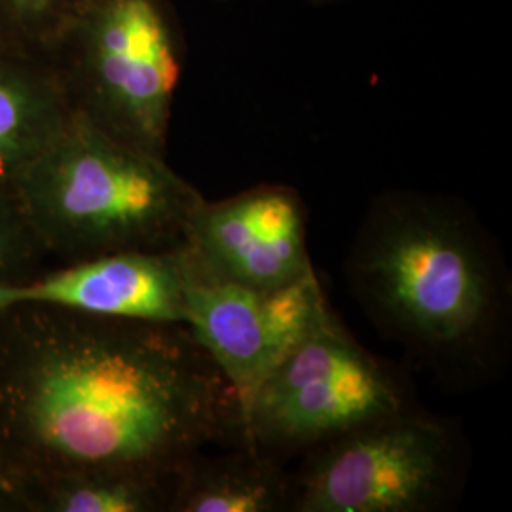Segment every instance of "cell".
<instances>
[{
	"label": "cell",
	"mask_w": 512,
	"mask_h": 512,
	"mask_svg": "<svg viewBox=\"0 0 512 512\" xmlns=\"http://www.w3.org/2000/svg\"><path fill=\"white\" fill-rule=\"evenodd\" d=\"M175 473L86 469L65 473L52 509L61 512H150L169 509Z\"/></svg>",
	"instance_id": "12"
},
{
	"label": "cell",
	"mask_w": 512,
	"mask_h": 512,
	"mask_svg": "<svg viewBox=\"0 0 512 512\" xmlns=\"http://www.w3.org/2000/svg\"><path fill=\"white\" fill-rule=\"evenodd\" d=\"M414 408L408 387L329 310L243 408L245 446L281 459Z\"/></svg>",
	"instance_id": "5"
},
{
	"label": "cell",
	"mask_w": 512,
	"mask_h": 512,
	"mask_svg": "<svg viewBox=\"0 0 512 512\" xmlns=\"http://www.w3.org/2000/svg\"><path fill=\"white\" fill-rule=\"evenodd\" d=\"M169 511H291V476L281 459L251 446H232L222 454L202 450L177 467Z\"/></svg>",
	"instance_id": "11"
},
{
	"label": "cell",
	"mask_w": 512,
	"mask_h": 512,
	"mask_svg": "<svg viewBox=\"0 0 512 512\" xmlns=\"http://www.w3.org/2000/svg\"><path fill=\"white\" fill-rule=\"evenodd\" d=\"M184 247L205 270L239 285L274 291L313 272L308 219L287 184H258L200 205Z\"/></svg>",
	"instance_id": "8"
},
{
	"label": "cell",
	"mask_w": 512,
	"mask_h": 512,
	"mask_svg": "<svg viewBox=\"0 0 512 512\" xmlns=\"http://www.w3.org/2000/svg\"><path fill=\"white\" fill-rule=\"evenodd\" d=\"M73 313L10 384L42 456L65 473H175L209 446H245L238 393L186 325Z\"/></svg>",
	"instance_id": "1"
},
{
	"label": "cell",
	"mask_w": 512,
	"mask_h": 512,
	"mask_svg": "<svg viewBox=\"0 0 512 512\" xmlns=\"http://www.w3.org/2000/svg\"><path fill=\"white\" fill-rule=\"evenodd\" d=\"M461 476L456 429L414 406L308 450L291 476V511H442Z\"/></svg>",
	"instance_id": "6"
},
{
	"label": "cell",
	"mask_w": 512,
	"mask_h": 512,
	"mask_svg": "<svg viewBox=\"0 0 512 512\" xmlns=\"http://www.w3.org/2000/svg\"><path fill=\"white\" fill-rule=\"evenodd\" d=\"M184 325L217 363L245 408L260 382L330 310L315 275L258 291L205 270L181 247Z\"/></svg>",
	"instance_id": "7"
},
{
	"label": "cell",
	"mask_w": 512,
	"mask_h": 512,
	"mask_svg": "<svg viewBox=\"0 0 512 512\" xmlns=\"http://www.w3.org/2000/svg\"><path fill=\"white\" fill-rule=\"evenodd\" d=\"M181 247L93 256L31 283H0V311L42 304L101 317L184 325Z\"/></svg>",
	"instance_id": "9"
},
{
	"label": "cell",
	"mask_w": 512,
	"mask_h": 512,
	"mask_svg": "<svg viewBox=\"0 0 512 512\" xmlns=\"http://www.w3.org/2000/svg\"><path fill=\"white\" fill-rule=\"evenodd\" d=\"M10 190L38 232L82 260L177 249L205 202L165 156L126 145L76 112Z\"/></svg>",
	"instance_id": "3"
},
{
	"label": "cell",
	"mask_w": 512,
	"mask_h": 512,
	"mask_svg": "<svg viewBox=\"0 0 512 512\" xmlns=\"http://www.w3.org/2000/svg\"><path fill=\"white\" fill-rule=\"evenodd\" d=\"M76 0H0V35L44 52Z\"/></svg>",
	"instance_id": "13"
},
{
	"label": "cell",
	"mask_w": 512,
	"mask_h": 512,
	"mask_svg": "<svg viewBox=\"0 0 512 512\" xmlns=\"http://www.w3.org/2000/svg\"><path fill=\"white\" fill-rule=\"evenodd\" d=\"M74 110L48 55L0 35V186L52 143Z\"/></svg>",
	"instance_id": "10"
},
{
	"label": "cell",
	"mask_w": 512,
	"mask_h": 512,
	"mask_svg": "<svg viewBox=\"0 0 512 512\" xmlns=\"http://www.w3.org/2000/svg\"><path fill=\"white\" fill-rule=\"evenodd\" d=\"M349 293L372 325L444 380H476L503 351L505 264L475 213L454 198L387 190L346 258Z\"/></svg>",
	"instance_id": "2"
},
{
	"label": "cell",
	"mask_w": 512,
	"mask_h": 512,
	"mask_svg": "<svg viewBox=\"0 0 512 512\" xmlns=\"http://www.w3.org/2000/svg\"><path fill=\"white\" fill-rule=\"evenodd\" d=\"M2 190L6 188L0 186V192ZM4 213H6V207L0 196V268H4L12 260V256L16 255V228L10 217H6Z\"/></svg>",
	"instance_id": "14"
},
{
	"label": "cell",
	"mask_w": 512,
	"mask_h": 512,
	"mask_svg": "<svg viewBox=\"0 0 512 512\" xmlns=\"http://www.w3.org/2000/svg\"><path fill=\"white\" fill-rule=\"evenodd\" d=\"M74 112L165 156L184 37L171 0H76L44 48Z\"/></svg>",
	"instance_id": "4"
}]
</instances>
